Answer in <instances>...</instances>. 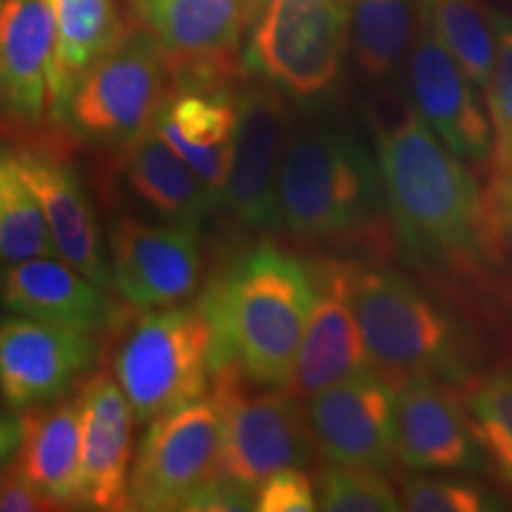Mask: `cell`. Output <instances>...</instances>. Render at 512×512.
<instances>
[{"label":"cell","instance_id":"4dcf8cb0","mask_svg":"<svg viewBox=\"0 0 512 512\" xmlns=\"http://www.w3.org/2000/svg\"><path fill=\"white\" fill-rule=\"evenodd\" d=\"M491 22L496 34L494 67L484 98L489 105L491 121V157L494 176L512 171V19L501 10L491 8Z\"/></svg>","mask_w":512,"mask_h":512},{"label":"cell","instance_id":"74e56055","mask_svg":"<svg viewBox=\"0 0 512 512\" xmlns=\"http://www.w3.org/2000/svg\"><path fill=\"white\" fill-rule=\"evenodd\" d=\"M0 3H3V0H0Z\"/></svg>","mask_w":512,"mask_h":512},{"label":"cell","instance_id":"6da1fadb","mask_svg":"<svg viewBox=\"0 0 512 512\" xmlns=\"http://www.w3.org/2000/svg\"><path fill=\"white\" fill-rule=\"evenodd\" d=\"M373 152L394 238L415 266L470 268L486 242V204L477 178L411 102L370 114Z\"/></svg>","mask_w":512,"mask_h":512},{"label":"cell","instance_id":"cb8c5ba5","mask_svg":"<svg viewBox=\"0 0 512 512\" xmlns=\"http://www.w3.org/2000/svg\"><path fill=\"white\" fill-rule=\"evenodd\" d=\"M17 465L57 508L79 505V396L64 394L22 413V448Z\"/></svg>","mask_w":512,"mask_h":512},{"label":"cell","instance_id":"5b68a950","mask_svg":"<svg viewBox=\"0 0 512 512\" xmlns=\"http://www.w3.org/2000/svg\"><path fill=\"white\" fill-rule=\"evenodd\" d=\"M100 344L110 373L138 422L181 408L209 394L214 377V332L200 304L164 309H112Z\"/></svg>","mask_w":512,"mask_h":512},{"label":"cell","instance_id":"9c48e42d","mask_svg":"<svg viewBox=\"0 0 512 512\" xmlns=\"http://www.w3.org/2000/svg\"><path fill=\"white\" fill-rule=\"evenodd\" d=\"M221 413L211 396L150 420L128 475L131 510H185L219 475Z\"/></svg>","mask_w":512,"mask_h":512},{"label":"cell","instance_id":"e0dca14e","mask_svg":"<svg viewBox=\"0 0 512 512\" xmlns=\"http://www.w3.org/2000/svg\"><path fill=\"white\" fill-rule=\"evenodd\" d=\"M233 162L221 207L245 228L273 223L275 178L285 150L287 117L278 88L249 86L235 98Z\"/></svg>","mask_w":512,"mask_h":512},{"label":"cell","instance_id":"8fae6325","mask_svg":"<svg viewBox=\"0 0 512 512\" xmlns=\"http://www.w3.org/2000/svg\"><path fill=\"white\" fill-rule=\"evenodd\" d=\"M110 254L114 292L133 309L181 304L202 280L197 226H152L133 216H119L110 228Z\"/></svg>","mask_w":512,"mask_h":512},{"label":"cell","instance_id":"83f0119b","mask_svg":"<svg viewBox=\"0 0 512 512\" xmlns=\"http://www.w3.org/2000/svg\"><path fill=\"white\" fill-rule=\"evenodd\" d=\"M463 406L484 460L512 489V363L479 377L465 392Z\"/></svg>","mask_w":512,"mask_h":512},{"label":"cell","instance_id":"ac0fdd59","mask_svg":"<svg viewBox=\"0 0 512 512\" xmlns=\"http://www.w3.org/2000/svg\"><path fill=\"white\" fill-rule=\"evenodd\" d=\"M55 50L48 0L0 3V110L15 124H55Z\"/></svg>","mask_w":512,"mask_h":512},{"label":"cell","instance_id":"52a82bcc","mask_svg":"<svg viewBox=\"0 0 512 512\" xmlns=\"http://www.w3.org/2000/svg\"><path fill=\"white\" fill-rule=\"evenodd\" d=\"M249 384L238 363H223L211 377L209 396L221 413L219 472L256 491L273 472L309 465L318 446L299 396Z\"/></svg>","mask_w":512,"mask_h":512},{"label":"cell","instance_id":"2e32d148","mask_svg":"<svg viewBox=\"0 0 512 512\" xmlns=\"http://www.w3.org/2000/svg\"><path fill=\"white\" fill-rule=\"evenodd\" d=\"M313 268L316 304L285 387L299 399H309L373 366L351 304L349 261L323 259L316 261Z\"/></svg>","mask_w":512,"mask_h":512},{"label":"cell","instance_id":"7402d4cb","mask_svg":"<svg viewBox=\"0 0 512 512\" xmlns=\"http://www.w3.org/2000/svg\"><path fill=\"white\" fill-rule=\"evenodd\" d=\"M3 302L10 311L64 328L98 335L112 318L107 290H100L67 261L53 256L12 264L3 283Z\"/></svg>","mask_w":512,"mask_h":512},{"label":"cell","instance_id":"30bf717a","mask_svg":"<svg viewBox=\"0 0 512 512\" xmlns=\"http://www.w3.org/2000/svg\"><path fill=\"white\" fill-rule=\"evenodd\" d=\"M157 41L174 88H226L242 76V0H131Z\"/></svg>","mask_w":512,"mask_h":512},{"label":"cell","instance_id":"484cf974","mask_svg":"<svg viewBox=\"0 0 512 512\" xmlns=\"http://www.w3.org/2000/svg\"><path fill=\"white\" fill-rule=\"evenodd\" d=\"M415 29L418 0H354L349 46L358 72L370 86L384 88L406 64Z\"/></svg>","mask_w":512,"mask_h":512},{"label":"cell","instance_id":"7c38bea8","mask_svg":"<svg viewBox=\"0 0 512 512\" xmlns=\"http://www.w3.org/2000/svg\"><path fill=\"white\" fill-rule=\"evenodd\" d=\"M406 74L411 105L434 136L465 164H489L494 136L475 83L434 34L420 8L418 29L406 57Z\"/></svg>","mask_w":512,"mask_h":512},{"label":"cell","instance_id":"3957f363","mask_svg":"<svg viewBox=\"0 0 512 512\" xmlns=\"http://www.w3.org/2000/svg\"><path fill=\"white\" fill-rule=\"evenodd\" d=\"M384 214L377 157L356 133L311 126L287 138L271 226L318 245H361L380 230Z\"/></svg>","mask_w":512,"mask_h":512},{"label":"cell","instance_id":"603a6c76","mask_svg":"<svg viewBox=\"0 0 512 512\" xmlns=\"http://www.w3.org/2000/svg\"><path fill=\"white\" fill-rule=\"evenodd\" d=\"M117 166L131 195L166 221L200 228L211 209L219 207L214 192L159 136L155 126L121 147Z\"/></svg>","mask_w":512,"mask_h":512},{"label":"cell","instance_id":"8d00e7d4","mask_svg":"<svg viewBox=\"0 0 512 512\" xmlns=\"http://www.w3.org/2000/svg\"><path fill=\"white\" fill-rule=\"evenodd\" d=\"M266 0H242V8H245V22H247V29L252 27V22L259 15V10L264 8Z\"/></svg>","mask_w":512,"mask_h":512},{"label":"cell","instance_id":"d6986e66","mask_svg":"<svg viewBox=\"0 0 512 512\" xmlns=\"http://www.w3.org/2000/svg\"><path fill=\"white\" fill-rule=\"evenodd\" d=\"M76 396L81 406L79 505L95 510H131V403L107 368L88 375Z\"/></svg>","mask_w":512,"mask_h":512},{"label":"cell","instance_id":"7a4b0ae2","mask_svg":"<svg viewBox=\"0 0 512 512\" xmlns=\"http://www.w3.org/2000/svg\"><path fill=\"white\" fill-rule=\"evenodd\" d=\"M214 332V370L238 363L264 387H287L316 304V268L259 242L211 280L197 302Z\"/></svg>","mask_w":512,"mask_h":512},{"label":"cell","instance_id":"44dd1931","mask_svg":"<svg viewBox=\"0 0 512 512\" xmlns=\"http://www.w3.org/2000/svg\"><path fill=\"white\" fill-rule=\"evenodd\" d=\"M238 107L226 88H174L155 114V131L214 192L221 207L230 162Z\"/></svg>","mask_w":512,"mask_h":512},{"label":"cell","instance_id":"d590c367","mask_svg":"<svg viewBox=\"0 0 512 512\" xmlns=\"http://www.w3.org/2000/svg\"><path fill=\"white\" fill-rule=\"evenodd\" d=\"M22 448V415H0V482L17 463Z\"/></svg>","mask_w":512,"mask_h":512},{"label":"cell","instance_id":"e575fe53","mask_svg":"<svg viewBox=\"0 0 512 512\" xmlns=\"http://www.w3.org/2000/svg\"><path fill=\"white\" fill-rule=\"evenodd\" d=\"M486 204V238L496 233L501 245L512 254V171L494 176Z\"/></svg>","mask_w":512,"mask_h":512},{"label":"cell","instance_id":"f546056e","mask_svg":"<svg viewBox=\"0 0 512 512\" xmlns=\"http://www.w3.org/2000/svg\"><path fill=\"white\" fill-rule=\"evenodd\" d=\"M318 510L328 512H396L401 496L377 467L328 465L316 484Z\"/></svg>","mask_w":512,"mask_h":512},{"label":"cell","instance_id":"f1b7e54d","mask_svg":"<svg viewBox=\"0 0 512 512\" xmlns=\"http://www.w3.org/2000/svg\"><path fill=\"white\" fill-rule=\"evenodd\" d=\"M55 242L41 204L31 195L10 159L0 162V261L22 264L55 256Z\"/></svg>","mask_w":512,"mask_h":512},{"label":"cell","instance_id":"9a60e30c","mask_svg":"<svg viewBox=\"0 0 512 512\" xmlns=\"http://www.w3.org/2000/svg\"><path fill=\"white\" fill-rule=\"evenodd\" d=\"M396 458L413 472H482L486 460L448 382L406 377L396 392Z\"/></svg>","mask_w":512,"mask_h":512},{"label":"cell","instance_id":"4fadbf2b","mask_svg":"<svg viewBox=\"0 0 512 512\" xmlns=\"http://www.w3.org/2000/svg\"><path fill=\"white\" fill-rule=\"evenodd\" d=\"M306 415L330 463L384 470L396 456V392L373 368L309 396Z\"/></svg>","mask_w":512,"mask_h":512},{"label":"cell","instance_id":"ba28073f","mask_svg":"<svg viewBox=\"0 0 512 512\" xmlns=\"http://www.w3.org/2000/svg\"><path fill=\"white\" fill-rule=\"evenodd\" d=\"M171 91L174 83L162 50L136 24L83 74L69 100L67 121L83 136L126 145L152 128Z\"/></svg>","mask_w":512,"mask_h":512},{"label":"cell","instance_id":"d4e9b609","mask_svg":"<svg viewBox=\"0 0 512 512\" xmlns=\"http://www.w3.org/2000/svg\"><path fill=\"white\" fill-rule=\"evenodd\" d=\"M55 19V124H67V107L83 74L126 34L114 0H48Z\"/></svg>","mask_w":512,"mask_h":512},{"label":"cell","instance_id":"277c9868","mask_svg":"<svg viewBox=\"0 0 512 512\" xmlns=\"http://www.w3.org/2000/svg\"><path fill=\"white\" fill-rule=\"evenodd\" d=\"M351 304L370 363L389 380L427 375L448 384L472 380L475 339L408 275L349 261Z\"/></svg>","mask_w":512,"mask_h":512},{"label":"cell","instance_id":"8992f818","mask_svg":"<svg viewBox=\"0 0 512 512\" xmlns=\"http://www.w3.org/2000/svg\"><path fill=\"white\" fill-rule=\"evenodd\" d=\"M354 0H266L242 64L299 102L320 105L342 81Z\"/></svg>","mask_w":512,"mask_h":512},{"label":"cell","instance_id":"5bb4252c","mask_svg":"<svg viewBox=\"0 0 512 512\" xmlns=\"http://www.w3.org/2000/svg\"><path fill=\"white\" fill-rule=\"evenodd\" d=\"M88 332L36 318L0 323V396L12 411L60 399L100 358Z\"/></svg>","mask_w":512,"mask_h":512},{"label":"cell","instance_id":"ffe728a7","mask_svg":"<svg viewBox=\"0 0 512 512\" xmlns=\"http://www.w3.org/2000/svg\"><path fill=\"white\" fill-rule=\"evenodd\" d=\"M8 159L36 202L41 204L50 233H53L57 256L86 275L100 290H112L95 214L81 183L60 159V152L41 147V150L19 152Z\"/></svg>","mask_w":512,"mask_h":512},{"label":"cell","instance_id":"4316f807","mask_svg":"<svg viewBox=\"0 0 512 512\" xmlns=\"http://www.w3.org/2000/svg\"><path fill=\"white\" fill-rule=\"evenodd\" d=\"M418 8L470 81L486 93L496 53L491 8L482 0H418Z\"/></svg>","mask_w":512,"mask_h":512},{"label":"cell","instance_id":"1f68e13d","mask_svg":"<svg viewBox=\"0 0 512 512\" xmlns=\"http://www.w3.org/2000/svg\"><path fill=\"white\" fill-rule=\"evenodd\" d=\"M403 510L413 512H494L505 510L489 486L472 479L453 477L451 472L437 477L422 475L403 477L401 482Z\"/></svg>","mask_w":512,"mask_h":512},{"label":"cell","instance_id":"836d02e7","mask_svg":"<svg viewBox=\"0 0 512 512\" xmlns=\"http://www.w3.org/2000/svg\"><path fill=\"white\" fill-rule=\"evenodd\" d=\"M43 512L57 505L15 463L0 482V512Z\"/></svg>","mask_w":512,"mask_h":512},{"label":"cell","instance_id":"d6a6232c","mask_svg":"<svg viewBox=\"0 0 512 512\" xmlns=\"http://www.w3.org/2000/svg\"><path fill=\"white\" fill-rule=\"evenodd\" d=\"M254 510L259 512H311L318 510L316 484L302 467L273 472L254 491Z\"/></svg>","mask_w":512,"mask_h":512}]
</instances>
